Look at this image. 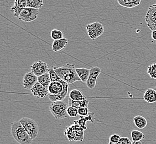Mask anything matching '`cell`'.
Instances as JSON below:
<instances>
[{"mask_svg":"<svg viewBox=\"0 0 156 144\" xmlns=\"http://www.w3.org/2000/svg\"><path fill=\"white\" fill-rule=\"evenodd\" d=\"M38 82L48 89L49 85L51 83L49 73H47L43 75L38 77Z\"/></svg>","mask_w":156,"mask_h":144,"instance_id":"obj_23","label":"cell"},{"mask_svg":"<svg viewBox=\"0 0 156 144\" xmlns=\"http://www.w3.org/2000/svg\"><path fill=\"white\" fill-rule=\"evenodd\" d=\"M51 38L54 41H57L59 39H62L63 37V33L61 31L58 30H53L51 33Z\"/></svg>","mask_w":156,"mask_h":144,"instance_id":"obj_27","label":"cell"},{"mask_svg":"<svg viewBox=\"0 0 156 144\" xmlns=\"http://www.w3.org/2000/svg\"><path fill=\"white\" fill-rule=\"evenodd\" d=\"M38 82V77L32 72H28L25 74L23 79V85L24 89L31 90Z\"/></svg>","mask_w":156,"mask_h":144,"instance_id":"obj_8","label":"cell"},{"mask_svg":"<svg viewBox=\"0 0 156 144\" xmlns=\"http://www.w3.org/2000/svg\"><path fill=\"white\" fill-rule=\"evenodd\" d=\"M43 4L44 2L42 0H27L26 7L39 9L42 8Z\"/></svg>","mask_w":156,"mask_h":144,"instance_id":"obj_22","label":"cell"},{"mask_svg":"<svg viewBox=\"0 0 156 144\" xmlns=\"http://www.w3.org/2000/svg\"><path fill=\"white\" fill-rule=\"evenodd\" d=\"M87 34L90 38L95 40L99 37L102 36L104 32V28L102 23L95 22L86 26Z\"/></svg>","mask_w":156,"mask_h":144,"instance_id":"obj_5","label":"cell"},{"mask_svg":"<svg viewBox=\"0 0 156 144\" xmlns=\"http://www.w3.org/2000/svg\"><path fill=\"white\" fill-rule=\"evenodd\" d=\"M74 126H75L76 135L74 141L83 142L84 139V130L79 125L78 120L74 121Z\"/></svg>","mask_w":156,"mask_h":144,"instance_id":"obj_17","label":"cell"},{"mask_svg":"<svg viewBox=\"0 0 156 144\" xmlns=\"http://www.w3.org/2000/svg\"><path fill=\"white\" fill-rule=\"evenodd\" d=\"M151 37L154 41H156V31H152V33H151Z\"/></svg>","mask_w":156,"mask_h":144,"instance_id":"obj_37","label":"cell"},{"mask_svg":"<svg viewBox=\"0 0 156 144\" xmlns=\"http://www.w3.org/2000/svg\"><path fill=\"white\" fill-rule=\"evenodd\" d=\"M69 107V103L62 100L52 103L49 105V109L56 119L62 120L69 117L67 113V110Z\"/></svg>","mask_w":156,"mask_h":144,"instance_id":"obj_3","label":"cell"},{"mask_svg":"<svg viewBox=\"0 0 156 144\" xmlns=\"http://www.w3.org/2000/svg\"><path fill=\"white\" fill-rule=\"evenodd\" d=\"M64 135L66 136L69 141H74L76 135L74 124L66 127V129L64 130Z\"/></svg>","mask_w":156,"mask_h":144,"instance_id":"obj_18","label":"cell"},{"mask_svg":"<svg viewBox=\"0 0 156 144\" xmlns=\"http://www.w3.org/2000/svg\"><path fill=\"white\" fill-rule=\"evenodd\" d=\"M69 98L74 101H81L87 99L81 91L78 89H73L70 92Z\"/></svg>","mask_w":156,"mask_h":144,"instance_id":"obj_19","label":"cell"},{"mask_svg":"<svg viewBox=\"0 0 156 144\" xmlns=\"http://www.w3.org/2000/svg\"><path fill=\"white\" fill-rule=\"evenodd\" d=\"M147 26L152 31H156V20L146 21Z\"/></svg>","mask_w":156,"mask_h":144,"instance_id":"obj_33","label":"cell"},{"mask_svg":"<svg viewBox=\"0 0 156 144\" xmlns=\"http://www.w3.org/2000/svg\"><path fill=\"white\" fill-rule=\"evenodd\" d=\"M74 65L66 64L60 67H55L54 69L58 76L68 84H73L76 81H81L79 77Z\"/></svg>","mask_w":156,"mask_h":144,"instance_id":"obj_1","label":"cell"},{"mask_svg":"<svg viewBox=\"0 0 156 144\" xmlns=\"http://www.w3.org/2000/svg\"><path fill=\"white\" fill-rule=\"evenodd\" d=\"M67 113L70 117H76L78 116V110L74 107L69 106L67 110Z\"/></svg>","mask_w":156,"mask_h":144,"instance_id":"obj_30","label":"cell"},{"mask_svg":"<svg viewBox=\"0 0 156 144\" xmlns=\"http://www.w3.org/2000/svg\"><path fill=\"white\" fill-rule=\"evenodd\" d=\"M87 122V121L86 119L84 117L80 116L79 119L78 120V123L79 125L81 126V128L84 129V130L87 129V126L86 125Z\"/></svg>","mask_w":156,"mask_h":144,"instance_id":"obj_31","label":"cell"},{"mask_svg":"<svg viewBox=\"0 0 156 144\" xmlns=\"http://www.w3.org/2000/svg\"><path fill=\"white\" fill-rule=\"evenodd\" d=\"M108 144H117L116 143H114V142H110Z\"/></svg>","mask_w":156,"mask_h":144,"instance_id":"obj_39","label":"cell"},{"mask_svg":"<svg viewBox=\"0 0 156 144\" xmlns=\"http://www.w3.org/2000/svg\"><path fill=\"white\" fill-rule=\"evenodd\" d=\"M48 73H49V76H50L51 82L59 81L60 79H61V78L57 74V73L55 72L54 69V67H50Z\"/></svg>","mask_w":156,"mask_h":144,"instance_id":"obj_25","label":"cell"},{"mask_svg":"<svg viewBox=\"0 0 156 144\" xmlns=\"http://www.w3.org/2000/svg\"><path fill=\"white\" fill-rule=\"evenodd\" d=\"M39 13V9L26 7L21 12L18 19L26 22H30L37 19Z\"/></svg>","mask_w":156,"mask_h":144,"instance_id":"obj_6","label":"cell"},{"mask_svg":"<svg viewBox=\"0 0 156 144\" xmlns=\"http://www.w3.org/2000/svg\"><path fill=\"white\" fill-rule=\"evenodd\" d=\"M96 81H97L96 79L92 78L89 76V78L86 83V85L89 89H93L96 86Z\"/></svg>","mask_w":156,"mask_h":144,"instance_id":"obj_29","label":"cell"},{"mask_svg":"<svg viewBox=\"0 0 156 144\" xmlns=\"http://www.w3.org/2000/svg\"><path fill=\"white\" fill-rule=\"evenodd\" d=\"M11 133L12 137L20 144H32L33 140L20 121H16L12 123Z\"/></svg>","mask_w":156,"mask_h":144,"instance_id":"obj_2","label":"cell"},{"mask_svg":"<svg viewBox=\"0 0 156 144\" xmlns=\"http://www.w3.org/2000/svg\"><path fill=\"white\" fill-rule=\"evenodd\" d=\"M78 113L81 117H87L89 114V110L88 108H81L78 109Z\"/></svg>","mask_w":156,"mask_h":144,"instance_id":"obj_32","label":"cell"},{"mask_svg":"<svg viewBox=\"0 0 156 144\" xmlns=\"http://www.w3.org/2000/svg\"><path fill=\"white\" fill-rule=\"evenodd\" d=\"M117 144H132L131 140L127 137H121Z\"/></svg>","mask_w":156,"mask_h":144,"instance_id":"obj_35","label":"cell"},{"mask_svg":"<svg viewBox=\"0 0 156 144\" xmlns=\"http://www.w3.org/2000/svg\"><path fill=\"white\" fill-rule=\"evenodd\" d=\"M147 73L151 78L156 80V63H153L148 67Z\"/></svg>","mask_w":156,"mask_h":144,"instance_id":"obj_28","label":"cell"},{"mask_svg":"<svg viewBox=\"0 0 156 144\" xmlns=\"http://www.w3.org/2000/svg\"><path fill=\"white\" fill-rule=\"evenodd\" d=\"M27 5V1H18L16 0L14 5L12 6L11 10L13 11V14L15 17H19L21 12L26 8Z\"/></svg>","mask_w":156,"mask_h":144,"instance_id":"obj_10","label":"cell"},{"mask_svg":"<svg viewBox=\"0 0 156 144\" xmlns=\"http://www.w3.org/2000/svg\"><path fill=\"white\" fill-rule=\"evenodd\" d=\"M20 121L32 140L37 138L39 133V127L36 121L28 117H23Z\"/></svg>","mask_w":156,"mask_h":144,"instance_id":"obj_4","label":"cell"},{"mask_svg":"<svg viewBox=\"0 0 156 144\" xmlns=\"http://www.w3.org/2000/svg\"><path fill=\"white\" fill-rule=\"evenodd\" d=\"M101 73V69L98 67H92L90 69V77L96 79Z\"/></svg>","mask_w":156,"mask_h":144,"instance_id":"obj_26","label":"cell"},{"mask_svg":"<svg viewBox=\"0 0 156 144\" xmlns=\"http://www.w3.org/2000/svg\"><path fill=\"white\" fill-rule=\"evenodd\" d=\"M131 138L133 141H140L145 138V135L137 130H133L131 131Z\"/></svg>","mask_w":156,"mask_h":144,"instance_id":"obj_24","label":"cell"},{"mask_svg":"<svg viewBox=\"0 0 156 144\" xmlns=\"http://www.w3.org/2000/svg\"><path fill=\"white\" fill-rule=\"evenodd\" d=\"M144 99L148 103L156 102V90L152 88L147 89L144 93Z\"/></svg>","mask_w":156,"mask_h":144,"instance_id":"obj_13","label":"cell"},{"mask_svg":"<svg viewBox=\"0 0 156 144\" xmlns=\"http://www.w3.org/2000/svg\"><path fill=\"white\" fill-rule=\"evenodd\" d=\"M49 67L47 63L42 60H38L35 62L30 66V69L31 72L38 77L48 73Z\"/></svg>","mask_w":156,"mask_h":144,"instance_id":"obj_7","label":"cell"},{"mask_svg":"<svg viewBox=\"0 0 156 144\" xmlns=\"http://www.w3.org/2000/svg\"><path fill=\"white\" fill-rule=\"evenodd\" d=\"M32 94L38 99L43 98L49 94L48 88L37 82L30 90Z\"/></svg>","mask_w":156,"mask_h":144,"instance_id":"obj_9","label":"cell"},{"mask_svg":"<svg viewBox=\"0 0 156 144\" xmlns=\"http://www.w3.org/2000/svg\"><path fill=\"white\" fill-rule=\"evenodd\" d=\"M68 45V40L66 38L54 41L52 44L53 51L55 52L60 51Z\"/></svg>","mask_w":156,"mask_h":144,"instance_id":"obj_12","label":"cell"},{"mask_svg":"<svg viewBox=\"0 0 156 144\" xmlns=\"http://www.w3.org/2000/svg\"><path fill=\"white\" fill-rule=\"evenodd\" d=\"M121 138V137L120 136V135H117V134H113L110 136V137L109 138V140H110V142L117 144L120 141Z\"/></svg>","mask_w":156,"mask_h":144,"instance_id":"obj_34","label":"cell"},{"mask_svg":"<svg viewBox=\"0 0 156 144\" xmlns=\"http://www.w3.org/2000/svg\"><path fill=\"white\" fill-rule=\"evenodd\" d=\"M85 118L87 121H90L92 123H94L95 120H96V119L94 117V114L92 113H89V114L87 115V117H85Z\"/></svg>","mask_w":156,"mask_h":144,"instance_id":"obj_36","label":"cell"},{"mask_svg":"<svg viewBox=\"0 0 156 144\" xmlns=\"http://www.w3.org/2000/svg\"><path fill=\"white\" fill-rule=\"evenodd\" d=\"M61 80V79H60ZM60 80L58 81L51 82L48 88V91L50 94L57 95L62 93L64 90V86Z\"/></svg>","mask_w":156,"mask_h":144,"instance_id":"obj_11","label":"cell"},{"mask_svg":"<svg viewBox=\"0 0 156 144\" xmlns=\"http://www.w3.org/2000/svg\"><path fill=\"white\" fill-rule=\"evenodd\" d=\"M76 72L81 81L87 83L90 76V69L87 68H76Z\"/></svg>","mask_w":156,"mask_h":144,"instance_id":"obj_15","label":"cell"},{"mask_svg":"<svg viewBox=\"0 0 156 144\" xmlns=\"http://www.w3.org/2000/svg\"><path fill=\"white\" fill-rule=\"evenodd\" d=\"M68 103H69V106L74 107L78 110L80 108H88L89 101L87 99L81 100V101H74L69 98Z\"/></svg>","mask_w":156,"mask_h":144,"instance_id":"obj_16","label":"cell"},{"mask_svg":"<svg viewBox=\"0 0 156 144\" xmlns=\"http://www.w3.org/2000/svg\"><path fill=\"white\" fill-rule=\"evenodd\" d=\"M117 2L120 6L126 8H134L140 5L141 0H118Z\"/></svg>","mask_w":156,"mask_h":144,"instance_id":"obj_14","label":"cell"},{"mask_svg":"<svg viewBox=\"0 0 156 144\" xmlns=\"http://www.w3.org/2000/svg\"><path fill=\"white\" fill-rule=\"evenodd\" d=\"M133 123L138 129H143L147 125V121L146 118L141 115H137L133 118Z\"/></svg>","mask_w":156,"mask_h":144,"instance_id":"obj_20","label":"cell"},{"mask_svg":"<svg viewBox=\"0 0 156 144\" xmlns=\"http://www.w3.org/2000/svg\"><path fill=\"white\" fill-rule=\"evenodd\" d=\"M145 20L146 21L156 20V4L149 7L146 15Z\"/></svg>","mask_w":156,"mask_h":144,"instance_id":"obj_21","label":"cell"},{"mask_svg":"<svg viewBox=\"0 0 156 144\" xmlns=\"http://www.w3.org/2000/svg\"><path fill=\"white\" fill-rule=\"evenodd\" d=\"M132 144H142L141 141H133Z\"/></svg>","mask_w":156,"mask_h":144,"instance_id":"obj_38","label":"cell"}]
</instances>
